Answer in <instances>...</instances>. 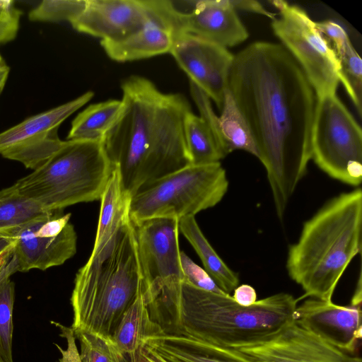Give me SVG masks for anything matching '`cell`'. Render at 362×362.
Instances as JSON below:
<instances>
[{
    "instance_id": "obj_1",
    "label": "cell",
    "mask_w": 362,
    "mask_h": 362,
    "mask_svg": "<svg viewBox=\"0 0 362 362\" xmlns=\"http://www.w3.org/2000/svg\"><path fill=\"white\" fill-rule=\"evenodd\" d=\"M228 89L249 128L282 220L311 159L315 90L281 44L265 41L234 55Z\"/></svg>"
},
{
    "instance_id": "obj_2",
    "label": "cell",
    "mask_w": 362,
    "mask_h": 362,
    "mask_svg": "<svg viewBox=\"0 0 362 362\" xmlns=\"http://www.w3.org/2000/svg\"><path fill=\"white\" fill-rule=\"evenodd\" d=\"M122 108L102 142L117 170L123 192L132 197L146 185L190 165L185 121L192 111L180 93H165L146 78L122 83Z\"/></svg>"
},
{
    "instance_id": "obj_3",
    "label": "cell",
    "mask_w": 362,
    "mask_h": 362,
    "mask_svg": "<svg viewBox=\"0 0 362 362\" xmlns=\"http://www.w3.org/2000/svg\"><path fill=\"white\" fill-rule=\"evenodd\" d=\"M129 203L76 274L71 296L74 335L88 331L112 338L125 312L146 292Z\"/></svg>"
},
{
    "instance_id": "obj_4",
    "label": "cell",
    "mask_w": 362,
    "mask_h": 362,
    "mask_svg": "<svg viewBox=\"0 0 362 362\" xmlns=\"http://www.w3.org/2000/svg\"><path fill=\"white\" fill-rule=\"evenodd\" d=\"M361 229L360 188L332 198L304 223L288 249L286 269L305 296L332 300L348 265L361 253Z\"/></svg>"
},
{
    "instance_id": "obj_5",
    "label": "cell",
    "mask_w": 362,
    "mask_h": 362,
    "mask_svg": "<svg viewBox=\"0 0 362 362\" xmlns=\"http://www.w3.org/2000/svg\"><path fill=\"white\" fill-rule=\"evenodd\" d=\"M182 332L205 343L227 349L254 344L273 336L295 319L298 300L279 293L250 306L181 281Z\"/></svg>"
},
{
    "instance_id": "obj_6",
    "label": "cell",
    "mask_w": 362,
    "mask_h": 362,
    "mask_svg": "<svg viewBox=\"0 0 362 362\" xmlns=\"http://www.w3.org/2000/svg\"><path fill=\"white\" fill-rule=\"evenodd\" d=\"M113 170L102 140H67L42 165L0 192L25 197L50 212L59 211L100 200Z\"/></svg>"
},
{
    "instance_id": "obj_7",
    "label": "cell",
    "mask_w": 362,
    "mask_h": 362,
    "mask_svg": "<svg viewBox=\"0 0 362 362\" xmlns=\"http://www.w3.org/2000/svg\"><path fill=\"white\" fill-rule=\"evenodd\" d=\"M220 162L188 165L141 188L130 199L132 223L152 218L180 220L218 204L228 189Z\"/></svg>"
},
{
    "instance_id": "obj_8",
    "label": "cell",
    "mask_w": 362,
    "mask_h": 362,
    "mask_svg": "<svg viewBox=\"0 0 362 362\" xmlns=\"http://www.w3.org/2000/svg\"><path fill=\"white\" fill-rule=\"evenodd\" d=\"M311 158L335 180L352 186L361 182V129L336 93L317 98Z\"/></svg>"
},
{
    "instance_id": "obj_9",
    "label": "cell",
    "mask_w": 362,
    "mask_h": 362,
    "mask_svg": "<svg viewBox=\"0 0 362 362\" xmlns=\"http://www.w3.org/2000/svg\"><path fill=\"white\" fill-rule=\"evenodd\" d=\"M281 16L272 22L275 35L299 64L317 98L336 93L339 64L333 47L301 8L284 1H271Z\"/></svg>"
},
{
    "instance_id": "obj_10",
    "label": "cell",
    "mask_w": 362,
    "mask_h": 362,
    "mask_svg": "<svg viewBox=\"0 0 362 362\" xmlns=\"http://www.w3.org/2000/svg\"><path fill=\"white\" fill-rule=\"evenodd\" d=\"M94 96L87 91L79 97L31 116L0 133V155L35 170L42 165L64 144L58 129L73 113Z\"/></svg>"
},
{
    "instance_id": "obj_11",
    "label": "cell",
    "mask_w": 362,
    "mask_h": 362,
    "mask_svg": "<svg viewBox=\"0 0 362 362\" xmlns=\"http://www.w3.org/2000/svg\"><path fill=\"white\" fill-rule=\"evenodd\" d=\"M55 211L35 219L14 234L18 272L46 270L63 264L76 252L77 235L70 223L71 214Z\"/></svg>"
},
{
    "instance_id": "obj_12",
    "label": "cell",
    "mask_w": 362,
    "mask_h": 362,
    "mask_svg": "<svg viewBox=\"0 0 362 362\" xmlns=\"http://www.w3.org/2000/svg\"><path fill=\"white\" fill-rule=\"evenodd\" d=\"M255 362H361L299 325L295 319L260 342L233 349Z\"/></svg>"
},
{
    "instance_id": "obj_13",
    "label": "cell",
    "mask_w": 362,
    "mask_h": 362,
    "mask_svg": "<svg viewBox=\"0 0 362 362\" xmlns=\"http://www.w3.org/2000/svg\"><path fill=\"white\" fill-rule=\"evenodd\" d=\"M179 66L221 110L234 55L226 47L188 33H177L170 52Z\"/></svg>"
},
{
    "instance_id": "obj_14",
    "label": "cell",
    "mask_w": 362,
    "mask_h": 362,
    "mask_svg": "<svg viewBox=\"0 0 362 362\" xmlns=\"http://www.w3.org/2000/svg\"><path fill=\"white\" fill-rule=\"evenodd\" d=\"M132 224L146 286L145 293L151 287L171 277L182 279L178 240L179 220L158 217Z\"/></svg>"
},
{
    "instance_id": "obj_15",
    "label": "cell",
    "mask_w": 362,
    "mask_h": 362,
    "mask_svg": "<svg viewBox=\"0 0 362 362\" xmlns=\"http://www.w3.org/2000/svg\"><path fill=\"white\" fill-rule=\"evenodd\" d=\"M236 11L230 0L195 1L187 13L177 11L171 1L169 21L175 34H191L227 48L248 37Z\"/></svg>"
},
{
    "instance_id": "obj_16",
    "label": "cell",
    "mask_w": 362,
    "mask_h": 362,
    "mask_svg": "<svg viewBox=\"0 0 362 362\" xmlns=\"http://www.w3.org/2000/svg\"><path fill=\"white\" fill-rule=\"evenodd\" d=\"M152 16L145 0H86L74 29L100 41L115 42L146 26Z\"/></svg>"
},
{
    "instance_id": "obj_17",
    "label": "cell",
    "mask_w": 362,
    "mask_h": 362,
    "mask_svg": "<svg viewBox=\"0 0 362 362\" xmlns=\"http://www.w3.org/2000/svg\"><path fill=\"white\" fill-rule=\"evenodd\" d=\"M361 307L311 298L297 306L295 321L333 346L356 353L361 339Z\"/></svg>"
},
{
    "instance_id": "obj_18",
    "label": "cell",
    "mask_w": 362,
    "mask_h": 362,
    "mask_svg": "<svg viewBox=\"0 0 362 362\" xmlns=\"http://www.w3.org/2000/svg\"><path fill=\"white\" fill-rule=\"evenodd\" d=\"M164 334L160 325L151 318L141 293L124 314L112 339L124 362H144L146 346Z\"/></svg>"
},
{
    "instance_id": "obj_19",
    "label": "cell",
    "mask_w": 362,
    "mask_h": 362,
    "mask_svg": "<svg viewBox=\"0 0 362 362\" xmlns=\"http://www.w3.org/2000/svg\"><path fill=\"white\" fill-rule=\"evenodd\" d=\"M144 28L115 42L100 41L106 54L119 62L135 61L170 53L175 33L156 18Z\"/></svg>"
},
{
    "instance_id": "obj_20",
    "label": "cell",
    "mask_w": 362,
    "mask_h": 362,
    "mask_svg": "<svg viewBox=\"0 0 362 362\" xmlns=\"http://www.w3.org/2000/svg\"><path fill=\"white\" fill-rule=\"evenodd\" d=\"M148 345L168 362H255L233 349L216 346L185 334H164Z\"/></svg>"
},
{
    "instance_id": "obj_21",
    "label": "cell",
    "mask_w": 362,
    "mask_h": 362,
    "mask_svg": "<svg viewBox=\"0 0 362 362\" xmlns=\"http://www.w3.org/2000/svg\"><path fill=\"white\" fill-rule=\"evenodd\" d=\"M179 230L194 249L204 267V270L216 285L230 294L239 284L237 273L229 268L218 255L201 230L194 216L179 220Z\"/></svg>"
},
{
    "instance_id": "obj_22",
    "label": "cell",
    "mask_w": 362,
    "mask_h": 362,
    "mask_svg": "<svg viewBox=\"0 0 362 362\" xmlns=\"http://www.w3.org/2000/svg\"><path fill=\"white\" fill-rule=\"evenodd\" d=\"M122 108L121 100L90 105L72 121L67 139L102 140L119 117Z\"/></svg>"
},
{
    "instance_id": "obj_23",
    "label": "cell",
    "mask_w": 362,
    "mask_h": 362,
    "mask_svg": "<svg viewBox=\"0 0 362 362\" xmlns=\"http://www.w3.org/2000/svg\"><path fill=\"white\" fill-rule=\"evenodd\" d=\"M185 138L190 164L218 163L227 156L208 124L192 111L185 118Z\"/></svg>"
},
{
    "instance_id": "obj_24",
    "label": "cell",
    "mask_w": 362,
    "mask_h": 362,
    "mask_svg": "<svg viewBox=\"0 0 362 362\" xmlns=\"http://www.w3.org/2000/svg\"><path fill=\"white\" fill-rule=\"evenodd\" d=\"M218 124L224 149L228 155L235 150L247 151L257 156L249 128L228 88L226 90Z\"/></svg>"
},
{
    "instance_id": "obj_25",
    "label": "cell",
    "mask_w": 362,
    "mask_h": 362,
    "mask_svg": "<svg viewBox=\"0 0 362 362\" xmlns=\"http://www.w3.org/2000/svg\"><path fill=\"white\" fill-rule=\"evenodd\" d=\"M51 213L29 199L0 192V232L13 236L24 225Z\"/></svg>"
},
{
    "instance_id": "obj_26",
    "label": "cell",
    "mask_w": 362,
    "mask_h": 362,
    "mask_svg": "<svg viewBox=\"0 0 362 362\" xmlns=\"http://www.w3.org/2000/svg\"><path fill=\"white\" fill-rule=\"evenodd\" d=\"M339 64V82L354 104L358 113L362 112V60L351 41L335 51Z\"/></svg>"
},
{
    "instance_id": "obj_27",
    "label": "cell",
    "mask_w": 362,
    "mask_h": 362,
    "mask_svg": "<svg viewBox=\"0 0 362 362\" xmlns=\"http://www.w3.org/2000/svg\"><path fill=\"white\" fill-rule=\"evenodd\" d=\"M129 198L131 197L123 192L119 175L114 167L112 174L100 199V211L95 242L102 239L109 231L118 211Z\"/></svg>"
},
{
    "instance_id": "obj_28",
    "label": "cell",
    "mask_w": 362,
    "mask_h": 362,
    "mask_svg": "<svg viewBox=\"0 0 362 362\" xmlns=\"http://www.w3.org/2000/svg\"><path fill=\"white\" fill-rule=\"evenodd\" d=\"M14 283L11 277L0 282V358L13 362L12 353Z\"/></svg>"
},
{
    "instance_id": "obj_29",
    "label": "cell",
    "mask_w": 362,
    "mask_h": 362,
    "mask_svg": "<svg viewBox=\"0 0 362 362\" xmlns=\"http://www.w3.org/2000/svg\"><path fill=\"white\" fill-rule=\"evenodd\" d=\"M75 337L80 342L82 362H124L112 338L88 331Z\"/></svg>"
},
{
    "instance_id": "obj_30",
    "label": "cell",
    "mask_w": 362,
    "mask_h": 362,
    "mask_svg": "<svg viewBox=\"0 0 362 362\" xmlns=\"http://www.w3.org/2000/svg\"><path fill=\"white\" fill-rule=\"evenodd\" d=\"M86 4V0H43L30 11L28 18L31 21L71 23Z\"/></svg>"
},
{
    "instance_id": "obj_31",
    "label": "cell",
    "mask_w": 362,
    "mask_h": 362,
    "mask_svg": "<svg viewBox=\"0 0 362 362\" xmlns=\"http://www.w3.org/2000/svg\"><path fill=\"white\" fill-rule=\"evenodd\" d=\"M180 262L184 281L203 290L227 294L216 285L204 269L196 264L182 251H180Z\"/></svg>"
},
{
    "instance_id": "obj_32",
    "label": "cell",
    "mask_w": 362,
    "mask_h": 362,
    "mask_svg": "<svg viewBox=\"0 0 362 362\" xmlns=\"http://www.w3.org/2000/svg\"><path fill=\"white\" fill-rule=\"evenodd\" d=\"M60 331L59 335L66 341L67 346L66 349H62L57 344L55 346L61 353L62 357L57 362H82L79 351L76 344V337L71 327H66L59 322L51 321Z\"/></svg>"
},
{
    "instance_id": "obj_33",
    "label": "cell",
    "mask_w": 362,
    "mask_h": 362,
    "mask_svg": "<svg viewBox=\"0 0 362 362\" xmlns=\"http://www.w3.org/2000/svg\"><path fill=\"white\" fill-rule=\"evenodd\" d=\"M317 30L331 41L334 45V50L337 51L350 41L345 30L337 23L332 21L315 22Z\"/></svg>"
},
{
    "instance_id": "obj_34",
    "label": "cell",
    "mask_w": 362,
    "mask_h": 362,
    "mask_svg": "<svg viewBox=\"0 0 362 362\" xmlns=\"http://www.w3.org/2000/svg\"><path fill=\"white\" fill-rule=\"evenodd\" d=\"M231 6L237 11V9L244 10L249 12H253L258 14L265 16L272 21L276 16L264 8L262 5L257 1L252 0H230Z\"/></svg>"
},
{
    "instance_id": "obj_35",
    "label": "cell",
    "mask_w": 362,
    "mask_h": 362,
    "mask_svg": "<svg viewBox=\"0 0 362 362\" xmlns=\"http://www.w3.org/2000/svg\"><path fill=\"white\" fill-rule=\"evenodd\" d=\"M234 300L240 305L250 306L257 301L255 289L248 284L238 286L232 296Z\"/></svg>"
},
{
    "instance_id": "obj_36",
    "label": "cell",
    "mask_w": 362,
    "mask_h": 362,
    "mask_svg": "<svg viewBox=\"0 0 362 362\" xmlns=\"http://www.w3.org/2000/svg\"><path fill=\"white\" fill-rule=\"evenodd\" d=\"M21 11L12 0H0V21L19 22Z\"/></svg>"
},
{
    "instance_id": "obj_37",
    "label": "cell",
    "mask_w": 362,
    "mask_h": 362,
    "mask_svg": "<svg viewBox=\"0 0 362 362\" xmlns=\"http://www.w3.org/2000/svg\"><path fill=\"white\" fill-rule=\"evenodd\" d=\"M19 22L0 21V44L15 38L18 30Z\"/></svg>"
},
{
    "instance_id": "obj_38",
    "label": "cell",
    "mask_w": 362,
    "mask_h": 362,
    "mask_svg": "<svg viewBox=\"0 0 362 362\" xmlns=\"http://www.w3.org/2000/svg\"><path fill=\"white\" fill-rule=\"evenodd\" d=\"M16 272H18V264L13 254L11 258L0 268V282L10 278Z\"/></svg>"
},
{
    "instance_id": "obj_39",
    "label": "cell",
    "mask_w": 362,
    "mask_h": 362,
    "mask_svg": "<svg viewBox=\"0 0 362 362\" xmlns=\"http://www.w3.org/2000/svg\"><path fill=\"white\" fill-rule=\"evenodd\" d=\"M13 236L7 233L0 232V253L14 245Z\"/></svg>"
},
{
    "instance_id": "obj_40",
    "label": "cell",
    "mask_w": 362,
    "mask_h": 362,
    "mask_svg": "<svg viewBox=\"0 0 362 362\" xmlns=\"http://www.w3.org/2000/svg\"><path fill=\"white\" fill-rule=\"evenodd\" d=\"M9 71L10 68L3 59L0 62V95L5 87Z\"/></svg>"
},
{
    "instance_id": "obj_41",
    "label": "cell",
    "mask_w": 362,
    "mask_h": 362,
    "mask_svg": "<svg viewBox=\"0 0 362 362\" xmlns=\"http://www.w3.org/2000/svg\"><path fill=\"white\" fill-rule=\"evenodd\" d=\"M351 304L361 305V275L360 274L356 289L351 298Z\"/></svg>"
},
{
    "instance_id": "obj_42",
    "label": "cell",
    "mask_w": 362,
    "mask_h": 362,
    "mask_svg": "<svg viewBox=\"0 0 362 362\" xmlns=\"http://www.w3.org/2000/svg\"><path fill=\"white\" fill-rule=\"evenodd\" d=\"M14 251V245L0 253V268L12 257Z\"/></svg>"
},
{
    "instance_id": "obj_43",
    "label": "cell",
    "mask_w": 362,
    "mask_h": 362,
    "mask_svg": "<svg viewBox=\"0 0 362 362\" xmlns=\"http://www.w3.org/2000/svg\"><path fill=\"white\" fill-rule=\"evenodd\" d=\"M2 60H3V59H2V57L0 55V62H1Z\"/></svg>"
},
{
    "instance_id": "obj_44",
    "label": "cell",
    "mask_w": 362,
    "mask_h": 362,
    "mask_svg": "<svg viewBox=\"0 0 362 362\" xmlns=\"http://www.w3.org/2000/svg\"><path fill=\"white\" fill-rule=\"evenodd\" d=\"M0 362H4V361L0 358Z\"/></svg>"
}]
</instances>
